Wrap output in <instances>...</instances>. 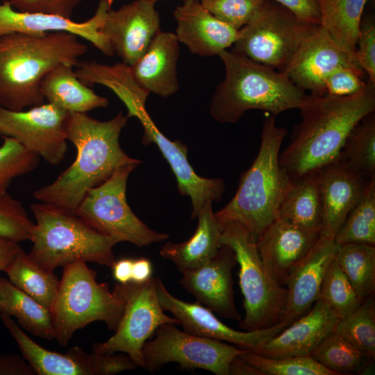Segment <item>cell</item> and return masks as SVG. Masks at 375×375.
<instances>
[{"label":"cell","mask_w":375,"mask_h":375,"mask_svg":"<svg viewBox=\"0 0 375 375\" xmlns=\"http://www.w3.org/2000/svg\"><path fill=\"white\" fill-rule=\"evenodd\" d=\"M40 157L25 149L15 139L3 137L0 146V195L7 194L14 178L35 169Z\"/></svg>","instance_id":"cell-41"},{"label":"cell","mask_w":375,"mask_h":375,"mask_svg":"<svg viewBox=\"0 0 375 375\" xmlns=\"http://www.w3.org/2000/svg\"><path fill=\"white\" fill-rule=\"evenodd\" d=\"M22 249L19 242L0 236V271H5Z\"/></svg>","instance_id":"cell-50"},{"label":"cell","mask_w":375,"mask_h":375,"mask_svg":"<svg viewBox=\"0 0 375 375\" xmlns=\"http://www.w3.org/2000/svg\"><path fill=\"white\" fill-rule=\"evenodd\" d=\"M75 67L77 77L85 85L99 83L111 89L126 106L128 117L139 119L147 113L145 103L149 93L135 81L127 64L122 62L108 65L83 60Z\"/></svg>","instance_id":"cell-27"},{"label":"cell","mask_w":375,"mask_h":375,"mask_svg":"<svg viewBox=\"0 0 375 375\" xmlns=\"http://www.w3.org/2000/svg\"><path fill=\"white\" fill-rule=\"evenodd\" d=\"M179 42L175 33L160 28L151 40L145 53L131 67L138 84L149 93L168 97L179 89L177 61Z\"/></svg>","instance_id":"cell-25"},{"label":"cell","mask_w":375,"mask_h":375,"mask_svg":"<svg viewBox=\"0 0 375 375\" xmlns=\"http://www.w3.org/2000/svg\"><path fill=\"white\" fill-rule=\"evenodd\" d=\"M334 331L358 350L374 360V296L363 300L350 314L340 319Z\"/></svg>","instance_id":"cell-38"},{"label":"cell","mask_w":375,"mask_h":375,"mask_svg":"<svg viewBox=\"0 0 375 375\" xmlns=\"http://www.w3.org/2000/svg\"><path fill=\"white\" fill-rule=\"evenodd\" d=\"M334 240L339 245H375V176L367 181L361 197L347 215Z\"/></svg>","instance_id":"cell-37"},{"label":"cell","mask_w":375,"mask_h":375,"mask_svg":"<svg viewBox=\"0 0 375 375\" xmlns=\"http://www.w3.org/2000/svg\"><path fill=\"white\" fill-rule=\"evenodd\" d=\"M143 128L142 142L155 144L174 173L177 188L183 196L191 199L192 219H195L213 201H219L225 191L222 179L208 178L196 174L188 160V149L179 140H170L156 127L149 115L140 121Z\"/></svg>","instance_id":"cell-17"},{"label":"cell","mask_w":375,"mask_h":375,"mask_svg":"<svg viewBox=\"0 0 375 375\" xmlns=\"http://www.w3.org/2000/svg\"><path fill=\"white\" fill-rule=\"evenodd\" d=\"M294 12L305 22L320 24L321 18L316 0H274Z\"/></svg>","instance_id":"cell-48"},{"label":"cell","mask_w":375,"mask_h":375,"mask_svg":"<svg viewBox=\"0 0 375 375\" xmlns=\"http://www.w3.org/2000/svg\"><path fill=\"white\" fill-rule=\"evenodd\" d=\"M89 365L91 375H111L138 367L128 355L94 351L89 353Z\"/></svg>","instance_id":"cell-47"},{"label":"cell","mask_w":375,"mask_h":375,"mask_svg":"<svg viewBox=\"0 0 375 375\" xmlns=\"http://www.w3.org/2000/svg\"><path fill=\"white\" fill-rule=\"evenodd\" d=\"M309 356L335 375L366 374L374 368V359L358 350L335 331Z\"/></svg>","instance_id":"cell-35"},{"label":"cell","mask_w":375,"mask_h":375,"mask_svg":"<svg viewBox=\"0 0 375 375\" xmlns=\"http://www.w3.org/2000/svg\"><path fill=\"white\" fill-rule=\"evenodd\" d=\"M335 260L360 301L374 296L375 247L362 243L340 245Z\"/></svg>","instance_id":"cell-36"},{"label":"cell","mask_w":375,"mask_h":375,"mask_svg":"<svg viewBox=\"0 0 375 375\" xmlns=\"http://www.w3.org/2000/svg\"><path fill=\"white\" fill-rule=\"evenodd\" d=\"M197 218L198 225L190 239L181 243L167 242L160 251V256L172 261L181 273L205 264L215 256L220 247L222 227L212 205Z\"/></svg>","instance_id":"cell-28"},{"label":"cell","mask_w":375,"mask_h":375,"mask_svg":"<svg viewBox=\"0 0 375 375\" xmlns=\"http://www.w3.org/2000/svg\"><path fill=\"white\" fill-rule=\"evenodd\" d=\"M356 65L360 66L319 24L304 40L283 73L304 91L324 94L326 93L325 79L332 71Z\"/></svg>","instance_id":"cell-19"},{"label":"cell","mask_w":375,"mask_h":375,"mask_svg":"<svg viewBox=\"0 0 375 375\" xmlns=\"http://www.w3.org/2000/svg\"><path fill=\"white\" fill-rule=\"evenodd\" d=\"M240 356L260 375H335L309 356L271 358L251 351Z\"/></svg>","instance_id":"cell-40"},{"label":"cell","mask_w":375,"mask_h":375,"mask_svg":"<svg viewBox=\"0 0 375 375\" xmlns=\"http://www.w3.org/2000/svg\"><path fill=\"white\" fill-rule=\"evenodd\" d=\"M67 114L49 103L20 111L0 106V135L15 139L51 165H57L64 159L67 149Z\"/></svg>","instance_id":"cell-13"},{"label":"cell","mask_w":375,"mask_h":375,"mask_svg":"<svg viewBox=\"0 0 375 375\" xmlns=\"http://www.w3.org/2000/svg\"><path fill=\"white\" fill-rule=\"evenodd\" d=\"M0 317L36 374L91 375L89 353L81 348L72 347L65 354L46 349L31 340L11 317L0 314Z\"/></svg>","instance_id":"cell-26"},{"label":"cell","mask_w":375,"mask_h":375,"mask_svg":"<svg viewBox=\"0 0 375 375\" xmlns=\"http://www.w3.org/2000/svg\"><path fill=\"white\" fill-rule=\"evenodd\" d=\"M317 172L322 206L319 235L334 239L347 215L361 197L368 180L335 162Z\"/></svg>","instance_id":"cell-24"},{"label":"cell","mask_w":375,"mask_h":375,"mask_svg":"<svg viewBox=\"0 0 375 375\" xmlns=\"http://www.w3.org/2000/svg\"><path fill=\"white\" fill-rule=\"evenodd\" d=\"M355 58L367 74L368 81L375 83V21L372 13L365 14L362 17Z\"/></svg>","instance_id":"cell-44"},{"label":"cell","mask_w":375,"mask_h":375,"mask_svg":"<svg viewBox=\"0 0 375 375\" xmlns=\"http://www.w3.org/2000/svg\"><path fill=\"white\" fill-rule=\"evenodd\" d=\"M316 1L320 12V25L343 51L356 60L360 24L367 0Z\"/></svg>","instance_id":"cell-32"},{"label":"cell","mask_w":375,"mask_h":375,"mask_svg":"<svg viewBox=\"0 0 375 375\" xmlns=\"http://www.w3.org/2000/svg\"><path fill=\"white\" fill-rule=\"evenodd\" d=\"M40 90L48 103L67 112L86 113L108 105L106 97L98 95L78 79L74 66L69 64L60 65L49 71Z\"/></svg>","instance_id":"cell-29"},{"label":"cell","mask_w":375,"mask_h":375,"mask_svg":"<svg viewBox=\"0 0 375 375\" xmlns=\"http://www.w3.org/2000/svg\"><path fill=\"white\" fill-rule=\"evenodd\" d=\"M156 290L159 303L164 311L170 312L190 334L226 342L255 352L270 339L287 327L292 322H281L265 329L240 331L221 322L206 307L200 303H188L171 294L159 277L156 278Z\"/></svg>","instance_id":"cell-14"},{"label":"cell","mask_w":375,"mask_h":375,"mask_svg":"<svg viewBox=\"0 0 375 375\" xmlns=\"http://www.w3.org/2000/svg\"><path fill=\"white\" fill-rule=\"evenodd\" d=\"M139 164L116 170L107 180L90 190L76 210V215L99 233L119 242L142 247L162 242L169 235L151 229L129 207L126 185L130 174Z\"/></svg>","instance_id":"cell-10"},{"label":"cell","mask_w":375,"mask_h":375,"mask_svg":"<svg viewBox=\"0 0 375 375\" xmlns=\"http://www.w3.org/2000/svg\"><path fill=\"white\" fill-rule=\"evenodd\" d=\"M113 0H99L94 15L87 21L76 22L61 16L42 12L16 10L8 1L0 4V36L20 33L42 35L53 32H67L91 42L107 56L115 54L107 38L100 31Z\"/></svg>","instance_id":"cell-15"},{"label":"cell","mask_w":375,"mask_h":375,"mask_svg":"<svg viewBox=\"0 0 375 375\" xmlns=\"http://www.w3.org/2000/svg\"><path fill=\"white\" fill-rule=\"evenodd\" d=\"M133 260L124 258L115 261L112 266L113 276L115 279L122 284L131 281L132 266Z\"/></svg>","instance_id":"cell-52"},{"label":"cell","mask_w":375,"mask_h":375,"mask_svg":"<svg viewBox=\"0 0 375 375\" xmlns=\"http://www.w3.org/2000/svg\"><path fill=\"white\" fill-rule=\"evenodd\" d=\"M165 323L158 327L154 339L142 347L144 368L153 372L169 362L185 369H202L216 375H229L232 360L247 352L222 341L197 336Z\"/></svg>","instance_id":"cell-11"},{"label":"cell","mask_w":375,"mask_h":375,"mask_svg":"<svg viewBox=\"0 0 375 375\" xmlns=\"http://www.w3.org/2000/svg\"><path fill=\"white\" fill-rule=\"evenodd\" d=\"M301 122L279 155L280 166L292 181L334 162L350 131L375 110V83L367 81L349 96L311 92L299 107Z\"/></svg>","instance_id":"cell-1"},{"label":"cell","mask_w":375,"mask_h":375,"mask_svg":"<svg viewBox=\"0 0 375 375\" xmlns=\"http://www.w3.org/2000/svg\"><path fill=\"white\" fill-rule=\"evenodd\" d=\"M0 314L15 317L24 329L35 336L55 339L50 310L1 277Z\"/></svg>","instance_id":"cell-31"},{"label":"cell","mask_w":375,"mask_h":375,"mask_svg":"<svg viewBox=\"0 0 375 375\" xmlns=\"http://www.w3.org/2000/svg\"><path fill=\"white\" fill-rule=\"evenodd\" d=\"M155 3L149 0H135L117 10L110 8L100 28L114 53L129 66L145 53L160 29V19Z\"/></svg>","instance_id":"cell-16"},{"label":"cell","mask_w":375,"mask_h":375,"mask_svg":"<svg viewBox=\"0 0 375 375\" xmlns=\"http://www.w3.org/2000/svg\"><path fill=\"white\" fill-rule=\"evenodd\" d=\"M124 299L125 308L115 333L103 342L95 343L93 351L111 354L126 353L138 367L144 368L142 347L161 324H178L174 317L165 315L156 290V278L138 283L133 281L114 288Z\"/></svg>","instance_id":"cell-12"},{"label":"cell","mask_w":375,"mask_h":375,"mask_svg":"<svg viewBox=\"0 0 375 375\" xmlns=\"http://www.w3.org/2000/svg\"><path fill=\"white\" fill-rule=\"evenodd\" d=\"M319 25L301 20L274 0H264L251 20L238 30L233 51L283 73Z\"/></svg>","instance_id":"cell-9"},{"label":"cell","mask_w":375,"mask_h":375,"mask_svg":"<svg viewBox=\"0 0 375 375\" xmlns=\"http://www.w3.org/2000/svg\"><path fill=\"white\" fill-rule=\"evenodd\" d=\"M318 299L339 319L350 314L361 303L335 258L325 273Z\"/></svg>","instance_id":"cell-39"},{"label":"cell","mask_w":375,"mask_h":375,"mask_svg":"<svg viewBox=\"0 0 375 375\" xmlns=\"http://www.w3.org/2000/svg\"><path fill=\"white\" fill-rule=\"evenodd\" d=\"M264 0H201L215 17L239 30L253 17Z\"/></svg>","instance_id":"cell-43"},{"label":"cell","mask_w":375,"mask_h":375,"mask_svg":"<svg viewBox=\"0 0 375 375\" xmlns=\"http://www.w3.org/2000/svg\"><path fill=\"white\" fill-rule=\"evenodd\" d=\"M20 12H42L71 19L83 0H7Z\"/></svg>","instance_id":"cell-46"},{"label":"cell","mask_w":375,"mask_h":375,"mask_svg":"<svg viewBox=\"0 0 375 375\" xmlns=\"http://www.w3.org/2000/svg\"><path fill=\"white\" fill-rule=\"evenodd\" d=\"M36 374L23 356L17 354L0 356V375Z\"/></svg>","instance_id":"cell-49"},{"label":"cell","mask_w":375,"mask_h":375,"mask_svg":"<svg viewBox=\"0 0 375 375\" xmlns=\"http://www.w3.org/2000/svg\"><path fill=\"white\" fill-rule=\"evenodd\" d=\"M58 292L51 309L55 339L66 346L73 334L86 325L104 322L115 331L122 317L125 301L114 288L97 281V272L85 262L76 261L63 267Z\"/></svg>","instance_id":"cell-7"},{"label":"cell","mask_w":375,"mask_h":375,"mask_svg":"<svg viewBox=\"0 0 375 375\" xmlns=\"http://www.w3.org/2000/svg\"><path fill=\"white\" fill-rule=\"evenodd\" d=\"M220 244L230 247L240 265L239 278L245 316L240 326L245 331L270 328L285 317L288 290L269 276L260 256L256 237L242 224L222 226Z\"/></svg>","instance_id":"cell-8"},{"label":"cell","mask_w":375,"mask_h":375,"mask_svg":"<svg viewBox=\"0 0 375 375\" xmlns=\"http://www.w3.org/2000/svg\"><path fill=\"white\" fill-rule=\"evenodd\" d=\"M364 70L358 65L342 66L332 71L325 79L326 93L335 96H349L361 91L366 85Z\"/></svg>","instance_id":"cell-45"},{"label":"cell","mask_w":375,"mask_h":375,"mask_svg":"<svg viewBox=\"0 0 375 375\" xmlns=\"http://www.w3.org/2000/svg\"><path fill=\"white\" fill-rule=\"evenodd\" d=\"M88 46L74 34L12 33L0 36V106L13 111L44 103L41 83L62 64L75 67Z\"/></svg>","instance_id":"cell-3"},{"label":"cell","mask_w":375,"mask_h":375,"mask_svg":"<svg viewBox=\"0 0 375 375\" xmlns=\"http://www.w3.org/2000/svg\"><path fill=\"white\" fill-rule=\"evenodd\" d=\"M128 118L122 111L107 121L97 120L86 113L68 112L67 139L76 147V158L53 182L36 190L34 198L75 213L90 190L121 167L140 164L141 160L128 156L119 144V135Z\"/></svg>","instance_id":"cell-2"},{"label":"cell","mask_w":375,"mask_h":375,"mask_svg":"<svg viewBox=\"0 0 375 375\" xmlns=\"http://www.w3.org/2000/svg\"><path fill=\"white\" fill-rule=\"evenodd\" d=\"M276 117L272 115L265 119L257 156L241 174L231 200L215 212L221 227L226 222H238L256 238L278 217L292 181L279 164V151L288 131L276 126Z\"/></svg>","instance_id":"cell-4"},{"label":"cell","mask_w":375,"mask_h":375,"mask_svg":"<svg viewBox=\"0 0 375 375\" xmlns=\"http://www.w3.org/2000/svg\"><path fill=\"white\" fill-rule=\"evenodd\" d=\"M260 375L258 371L245 361L240 355L236 356L231 362L229 375Z\"/></svg>","instance_id":"cell-53"},{"label":"cell","mask_w":375,"mask_h":375,"mask_svg":"<svg viewBox=\"0 0 375 375\" xmlns=\"http://www.w3.org/2000/svg\"><path fill=\"white\" fill-rule=\"evenodd\" d=\"M225 77L212 96L210 112L222 124L235 123L249 110H261L276 116L299 108L305 95L284 73L255 62L234 51L219 55Z\"/></svg>","instance_id":"cell-5"},{"label":"cell","mask_w":375,"mask_h":375,"mask_svg":"<svg viewBox=\"0 0 375 375\" xmlns=\"http://www.w3.org/2000/svg\"><path fill=\"white\" fill-rule=\"evenodd\" d=\"M278 217L307 231L320 234L322 206L317 172L292 181Z\"/></svg>","instance_id":"cell-30"},{"label":"cell","mask_w":375,"mask_h":375,"mask_svg":"<svg viewBox=\"0 0 375 375\" xmlns=\"http://www.w3.org/2000/svg\"><path fill=\"white\" fill-rule=\"evenodd\" d=\"M4 272L12 284L51 311L60 283L53 272L40 267L22 248Z\"/></svg>","instance_id":"cell-34"},{"label":"cell","mask_w":375,"mask_h":375,"mask_svg":"<svg viewBox=\"0 0 375 375\" xmlns=\"http://www.w3.org/2000/svg\"><path fill=\"white\" fill-rule=\"evenodd\" d=\"M173 15L178 42L193 54L218 56L237 39L238 30L215 17L199 0H183Z\"/></svg>","instance_id":"cell-21"},{"label":"cell","mask_w":375,"mask_h":375,"mask_svg":"<svg viewBox=\"0 0 375 375\" xmlns=\"http://www.w3.org/2000/svg\"><path fill=\"white\" fill-rule=\"evenodd\" d=\"M340 245L319 235L310 252L290 274L285 288L288 302L284 319L292 322L308 312L318 299L325 273Z\"/></svg>","instance_id":"cell-23"},{"label":"cell","mask_w":375,"mask_h":375,"mask_svg":"<svg viewBox=\"0 0 375 375\" xmlns=\"http://www.w3.org/2000/svg\"><path fill=\"white\" fill-rule=\"evenodd\" d=\"M30 208L35 222L28 255L42 269L53 272L58 267L76 261L112 266L117 240L98 233L75 213L56 206L39 202Z\"/></svg>","instance_id":"cell-6"},{"label":"cell","mask_w":375,"mask_h":375,"mask_svg":"<svg viewBox=\"0 0 375 375\" xmlns=\"http://www.w3.org/2000/svg\"><path fill=\"white\" fill-rule=\"evenodd\" d=\"M33 226L19 201L8 193L0 195V236L19 242L30 240Z\"/></svg>","instance_id":"cell-42"},{"label":"cell","mask_w":375,"mask_h":375,"mask_svg":"<svg viewBox=\"0 0 375 375\" xmlns=\"http://www.w3.org/2000/svg\"><path fill=\"white\" fill-rule=\"evenodd\" d=\"M319 237L278 217L256 238L261 259L271 278L285 287L292 271Z\"/></svg>","instance_id":"cell-20"},{"label":"cell","mask_w":375,"mask_h":375,"mask_svg":"<svg viewBox=\"0 0 375 375\" xmlns=\"http://www.w3.org/2000/svg\"><path fill=\"white\" fill-rule=\"evenodd\" d=\"M152 266L151 262L144 258L133 260L131 281L144 283L151 277Z\"/></svg>","instance_id":"cell-51"},{"label":"cell","mask_w":375,"mask_h":375,"mask_svg":"<svg viewBox=\"0 0 375 375\" xmlns=\"http://www.w3.org/2000/svg\"><path fill=\"white\" fill-rule=\"evenodd\" d=\"M335 163L366 180L375 176V115L363 117L349 133Z\"/></svg>","instance_id":"cell-33"},{"label":"cell","mask_w":375,"mask_h":375,"mask_svg":"<svg viewBox=\"0 0 375 375\" xmlns=\"http://www.w3.org/2000/svg\"><path fill=\"white\" fill-rule=\"evenodd\" d=\"M340 319L320 299L254 353L266 357L305 356L316 349Z\"/></svg>","instance_id":"cell-22"},{"label":"cell","mask_w":375,"mask_h":375,"mask_svg":"<svg viewBox=\"0 0 375 375\" xmlns=\"http://www.w3.org/2000/svg\"><path fill=\"white\" fill-rule=\"evenodd\" d=\"M237 263L235 252L220 244L217 253L205 264L182 272L180 285L196 299L219 316L241 320L233 292V268Z\"/></svg>","instance_id":"cell-18"},{"label":"cell","mask_w":375,"mask_h":375,"mask_svg":"<svg viewBox=\"0 0 375 375\" xmlns=\"http://www.w3.org/2000/svg\"><path fill=\"white\" fill-rule=\"evenodd\" d=\"M149 1H153V2H154V3H156V1H159V0H149Z\"/></svg>","instance_id":"cell-54"}]
</instances>
